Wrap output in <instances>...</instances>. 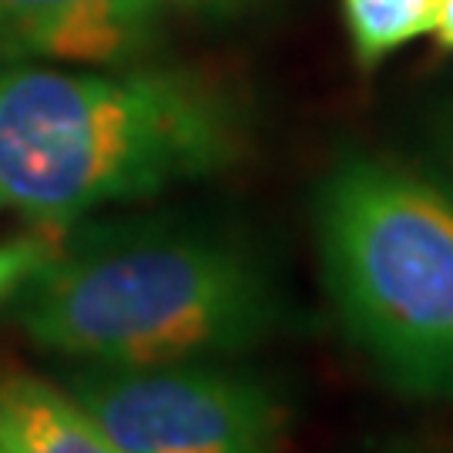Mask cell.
<instances>
[{
	"instance_id": "6da1fadb",
	"label": "cell",
	"mask_w": 453,
	"mask_h": 453,
	"mask_svg": "<svg viewBox=\"0 0 453 453\" xmlns=\"http://www.w3.org/2000/svg\"><path fill=\"white\" fill-rule=\"evenodd\" d=\"M7 306L34 346L104 370L242 357L296 323L259 245L181 215L67 226Z\"/></svg>"
},
{
	"instance_id": "7a4b0ae2",
	"label": "cell",
	"mask_w": 453,
	"mask_h": 453,
	"mask_svg": "<svg viewBox=\"0 0 453 453\" xmlns=\"http://www.w3.org/2000/svg\"><path fill=\"white\" fill-rule=\"evenodd\" d=\"M245 148V104L192 71H0V195L37 228L222 175Z\"/></svg>"
},
{
	"instance_id": "3957f363",
	"label": "cell",
	"mask_w": 453,
	"mask_h": 453,
	"mask_svg": "<svg viewBox=\"0 0 453 453\" xmlns=\"http://www.w3.org/2000/svg\"><path fill=\"white\" fill-rule=\"evenodd\" d=\"M316 249L349 342L393 389L453 403V185L349 151L316 188Z\"/></svg>"
},
{
	"instance_id": "277c9868",
	"label": "cell",
	"mask_w": 453,
	"mask_h": 453,
	"mask_svg": "<svg viewBox=\"0 0 453 453\" xmlns=\"http://www.w3.org/2000/svg\"><path fill=\"white\" fill-rule=\"evenodd\" d=\"M65 389L128 453L286 450V400L262 372L226 359L142 370L81 366Z\"/></svg>"
},
{
	"instance_id": "5b68a950",
	"label": "cell",
	"mask_w": 453,
	"mask_h": 453,
	"mask_svg": "<svg viewBox=\"0 0 453 453\" xmlns=\"http://www.w3.org/2000/svg\"><path fill=\"white\" fill-rule=\"evenodd\" d=\"M162 0H0V58L118 65L148 48Z\"/></svg>"
},
{
	"instance_id": "8992f818",
	"label": "cell",
	"mask_w": 453,
	"mask_h": 453,
	"mask_svg": "<svg viewBox=\"0 0 453 453\" xmlns=\"http://www.w3.org/2000/svg\"><path fill=\"white\" fill-rule=\"evenodd\" d=\"M0 453H128L65 387L31 372L0 376Z\"/></svg>"
},
{
	"instance_id": "52a82bcc",
	"label": "cell",
	"mask_w": 453,
	"mask_h": 453,
	"mask_svg": "<svg viewBox=\"0 0 453 453\" xmlns=\"http://www.w3.org/2000/svg\"><path fill=\"white\" fill-rule=\"evenodd\" d=\"M340 11L357 65L372 71L393 50L434 34L440 0H340Z\"/></svg>"
},
{
	"instance_id": "ba28073f",
	"label": "cell",
	"mask_w": 453,
	"mask_h": 453,
	"mask_svg": "<svg viewBox=\"0 0 453 453\" xmlns=\"http://www.w3.org/2000/svg\"><path fill=\"white\" fill-rule=\"evenodd\" d=\"M58 239H61L58 228H37L31 235L0 242V306H7V299L54 256Z\"/></svg>"
},
{
	"instance_id": "9c48e42d",
	"label": "cell",
	"mask_w": 453,
	"mask_h": 453,
	"mask_svg": "<svg viewBox=\"0 0 453 453\" xmlns=\"http://www.w3.org/2000/svg\"><path fill=\"white\" fill-rule=\"evenodd\" d=\"M430 158L434 172L453 185V97H447L430 118Z\"/></svg>"
},
{
	"instance_id": "30bf717a",
	"label": "cell",
	"mask_w": 453,
	"mask_h": 453,
	"mask_svg": "<svg viewBox=\"0 0 453 453\" xmlns=\"http://www.w3.org/2000/svg\"><path fill=\"white\" fill-rule=\"evenodd\" d=\"M434 37H437L440 48L453 54V0H440V14H437Z\"/></svg>"
},
{
	"instance_id": "8fae6325",
	"label": "cell",
	"mask_w": 453,
	"mask_h": 453,
	"mask_svg": "<svg viewBox=\"0 0 453 453\" xmlns=\"http://www.w3.org/2000/svg\"><path fill=\"white\" fill-rule=\"evenodd\" d=\"M0 205H4V195H0Z\"/></svg>"
}]
</instances>
